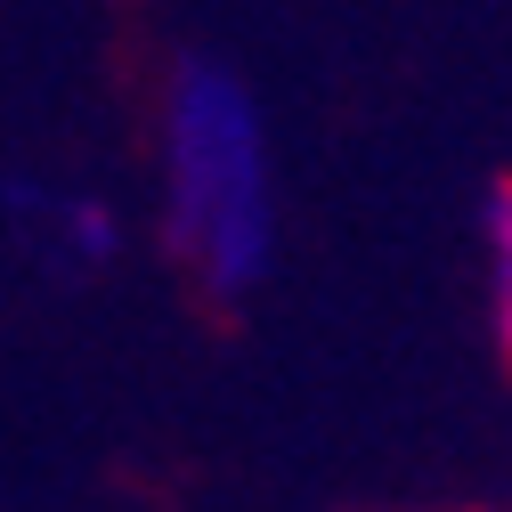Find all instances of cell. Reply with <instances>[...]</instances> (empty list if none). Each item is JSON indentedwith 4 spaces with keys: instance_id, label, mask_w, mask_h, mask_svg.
Here are the masks:
<instances>
[{
    "instance_id": "1",
    "label": "cell",
    "mask_w": 512,
    "mask_h": 512,
    "mask_svg": "<svg viewBox=\"0 0 512 512\" xmlns=\"http://www.w3.org/2000/svg\"><path fill=\"white\" fill-rule=\"evenodd\" d=\"M155 244L204 317H244L277 269V147L228 57L171 49L155 74Z\"/></svg>"
},
{
    "instance_id": "2",
    "label": "cell",
    "mask_w": 512,
    "mask_h": 512,
    "mask_svg": "<svg viewBox=\"0 0 512 512\" xmlns=\"http://www.w3.org/2000/svg\"><path fill=\"white\" fill-rule=\"evenodd\" d=\"M17 236L49 277H98L122 252L114 204L82 196V187H49V196H17Z\"/></svg>"
},
{
    "instance_id": "3",
    "label": "cell",
    "mask_w": 512,
    "mask_h": 512,
    "mask_svg": "<svg viewBox=\"0 0 512 512\" xmlns=\"http://www.w3.org/2000/svg\"><path fill=\"white\" fill-rule=\"evenodd\" d=\"M480 277H488V334L512 358V171H496L480 196Z\"/></svg>"
}]
</instances>
